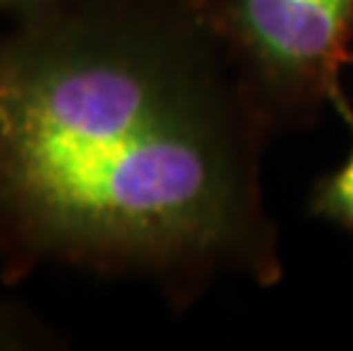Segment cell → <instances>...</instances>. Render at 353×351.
<instances>
[{
	"instance_id": "cell-3",
	"label": "cell",
	"mask_w": 353,
	"mask_h": 351,
	"mask_svg": "<svg viewBox=\"0 0 353 351\" xmlns=\"http://www.w3.org/2000/svg\"><path fill=\"white\" fill-rule=\"evenodd\" d=\"M328 106H333L351 132V151L340 167L321 176L310 194V212L328 219L353 233V106L342 92V82L330 92Z\"/></svg>"
},
{
	"instance_id": "cell-5",
	"label": "cell",
	"mask_w": 353,
	"mask_h": 351,
	"mask_svg": "<svg viewBox=\"0 0 353 351\" xmlns=\"http://www.w3.org/2000/svg\"><path fill=\"white\" fill-rule=\"evenodd\" d=\"M64 0H0V17L14 21H23L37 17L41 12H48Z\"/></svg>"
},
{
	"instance_id": "cell-2",
	"label": "cell",
	"mask_w": 353,
	"mask_h": 351,
	"mask_svg": "<svg viewBox=\"0 0 353 351\" xmlns=\"http://www.w3.org/2000/svg\"><path fill=\"white\" fill-rule=\"evenodd\" d=\"M267 126L310 121L353 64V0H196Z\"/></svg>"
},
{
	"instance_id": "cell-1",
	"label": "cell",
	"mask_w": 353,
	"mask_h": 351,
	"mask_svg": "<svg viewBox=\"0 0 353 351\" xmlns=\"http://www.w3.org/2000/svg\"><path fill=\"white\" fill-rule=\"evenodd\" d=\"M269 128L196 0H64L0 32V276L41 265L190 297L281 276Z\"/></svg>"
},
{
	"instance_id": "cell-4",
	"label": "cell",
	"mask_w": 353,
	"mask_h": 351,
	"mask_svg": "<svg viewBox=\"0 0 353 351\" xmlns=\"http://www.w3.org/2000/svg\"><path fill=\"white\" fill-rule=\"evenodd\" d=\"M46 340V331L21 305L0 299V349L41 347Z\"/></svg>"
}]
</instances>
